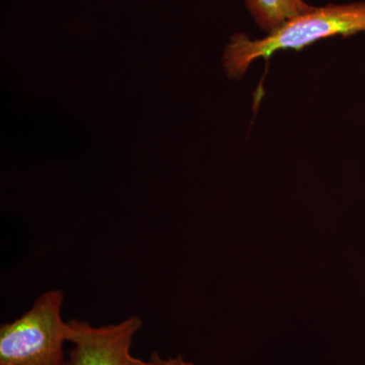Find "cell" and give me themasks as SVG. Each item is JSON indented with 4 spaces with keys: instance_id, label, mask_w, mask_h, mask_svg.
I'll use <instances>...</instances> for the list:
<instances>
[{
    "instance_id": "obj_1",
    "label": "cell",
    "mask_w": 365,
    "mask_h": 365,
    "mask_svg": "<svg viewBox=\"0 0 365 365\" xmlns=\"http://www.w3.org/2000/svg\"><path fill=\"white\" fill-rule=\"evenodd\" d=\"M359 33H365V2L314 7L263 39L252 40L246 34H235L225 47L223 66L227 76L237 81L255 60L268 59L274 53L284 50L299 51L334 36L349 37Z\"/></svg>"
},
{
    "instance_id": "obj_2",
    "label": "cell",
    "mask_w": 365,
    "mask_h": 365,
    "mask_svg": "<svg viewBox=\"0 0 365 365\" xmlns=\"http://www.w3.org/2000/svg\"><path fill=\"white\" fill-rule=\"evenodd\" d=\"M64 292L40 295L20 318L0 327V365H66Z\"/></svg>"
},
{
    "instance_id": "obj_3",
    "label": "cell",
    "mask_w": 365,
    "mask_h": 365,
    "mask_svg": "<svg viewBox=\"0 0 365 365\" xmlns=\"http://www.w3.org/2000/svg\"><path fill=\"white\" fill-rule=\"evenodd\" d=\"M143 325L138 316L98 327L78 319L67 322V342L73 347L66 365H126L132 342Z\"/></svg>"
},
{
    "instance_id": "obj_4",
    "label": "cell",
    "mask_w": 365,
    "mask_h": 365,
    "mask_svg": "<svg viewBox=\"0 0 365 365\" xmlns=\"http://www.w3.org/2000/svg\"><path fill=\"white\" fill-rule=\"evenodd\" d=\"M245 4L256 25L267 34L314 9L304 0H245Z\"/></svg>"
},
{
    "instance_id": "obj_5",
    "label": "cell",
    "mask_w": 365,
    "mask_h": 365,
    "mask_svg": "<svg viewBox=\"0 0 365 365\" xmlns=\"http://www.w3.org/2000/svg\"><path fill=\"white\" fill-rule=\"evenodd\" d=\"M126 365H195L193 362L187 361L182 355H178L176 357H170V359H163L160 353L155 351L150 355V359L143 360L137 359V357L129 356Z\"/></svg>"
}]
</instances>
